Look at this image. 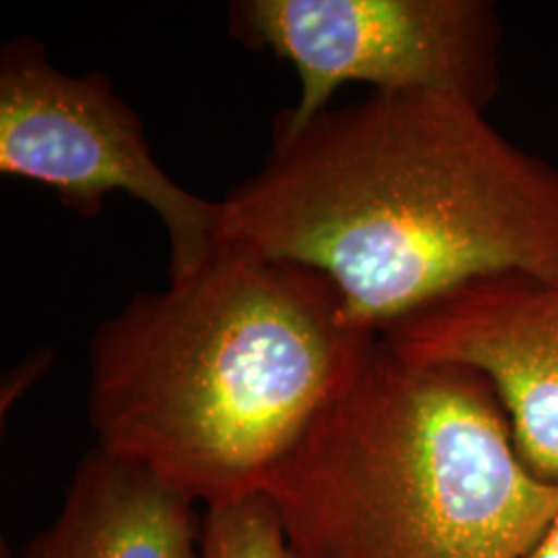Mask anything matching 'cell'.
<instances>
[{
	"label": "cell",
	"instance_id": "cell-11",
	"mask_svg": "<svg viewBox=\"0 0 558 558\" xmlns=\"http://www.w3.org/2000/svg\"><path fill=\"white\" fill-rule=\"evenodd\" d=\"M0 558H15L11 555V550L7 548V542H4V539L0 542Z\"/></svg>",
	"mask_w": 558,
	"mask_h": 558
},
{
	"label": "cell",
	"instance_id": "cell-2",
	"mask_svg": "<svg viewBox=\"0 0 558 558\" xmlns=\"http://www.w3.org/2000/svg\"><path fill=\"white\" fill-rule=\"evenodd\" d=\"M379 336L336 286L236 242L158 292H140L89 345L98 447L205 507L263 490Z\"/></svg>",
	"mask_w": 558,
	"mask_h": 558
},
{
	"label": "cell",
	"instance_id": "cell-7",
	"mask_svg": "<svg viewBox=\"0 0 558 558\" xmlns=\"http://www.w3.org/2000/svg\"><path fill=\"white\" fill-rule=\"evenodd\" d=\"M195 500L101 447L81 458L57 519L20 558H203Z\"/></svg>",
	"mask_w": 558,
	"mask_h": 558
},
{
	"label": "cell",
	"instance_id": "cell-6",
	"mask_svg": "<svg viewBox=\"0 0 558 558\" xmlns=\"http://www.w3.org/2000/svg\"><path fill=\"white\" fill-rule=\"evenodd\" d=\"M380 339L410 362L480 373L499 396L521 461L558 484V271L470 279Z\"/></svg>",
	"mask_w": 558,
	"mask_h": 558
},
{
	"label": "cell",
	"instance_id": "cell-5",
	"mask_svg": "<svg viewBox=\"0 0 558 558\" xmlns=\"http://www.w3.org/2000/svg\"><path fill=\"white\" fill-rule=\"evenodd\" d=\"M232 38L294 66L299 100L276 124L299 129L345 83L442 92L482 110L500 87L502 25L486 0H239Z\"/></svg>",
	"mask_w": 558,
	"mask_h": 558
},
{
	"label": "cell",
	"instance_id": "cell-8",
	"mask_svg": "<svg viewBox=\"0 0 558 558\" xmlns=\"http://www.w3.org/2000/svg\"><path fill=\"white\" fill-rule=\"evenodd\" d=\"M203 558H300L265 490L207 507Z\"/></svg>",
	"mask_w": 558,
	"mask_h": 558
},
{
	"label": "cell",
	"instance_id": "cell-4",
	"mask_svg": "<svg viewBox=\"0 0 558 558\" xmlns=\"http://www.w3.org/2000/svg\"><path fill=\"white\" fill-rule=\"evenodd\" d=\"M0 172L54 191L85 218L114 193L145 203L168 234L170 279L197 271L223 244L221 201L201 199L168 177L110 77L60 71L29 36L0 52Z\"/></svg>",
	"mask_w": 558,
	"mask_h": 558
},
{
	"label": "cell",
	"instance_id": "cell-9",
	"mask_svg": "<svg viewBox=\"0 0 558 558\" xmlns=\"http://www.w3.org/2000/svg\"><path fill=\"white\" fill-rule=\"evenodd\" d=\"M48 360H50V356H36V359L25 360L17 371L11 373L9 385H2V393H0L2 414L7 412L9 405H13V401L20 398L25 389L32 387L34 380L44 375Z\"/></svg>",
	"mask_w": 558,
	"mask_h": 558
},
{
	"label": "cell",
	"instance_id": "cell-10",
	"mask_svg": "<svg viewBox=\"0 0 558 558\" xmlns=\"http://www.w3.org/2000/svg\"><path fill=\"white\" fill-rule=\"evenodd\" d=\"M525 558H558V515Z\"/></svg>",
	"mask_w": 558,
	"mask_h": 558
},
{
	"label": "cell",
	"instance_id": "cell-3",
	"mask_svg": "<svg viewBox=\"0 0 558 558\" xmlns=\"http://www.w3.org/2000/svg\"><path fill=\"white\" fill-rule=\"evenodd\" d=\"M263 490L300 558H525L558 515L493 385L380 336Z\"/></svg>",
	"mask_w": 558,
	"mask_h": 558
},
{
	"label": "cell",
	"instance_id": "cell-1",
	"mask_svg": "<svg viewBox=\"0 0 558 558\" xmlns=\"http://www.w3.org/2000/svg\"><path fill=\"white\" fill-rule=\"evenodd\" d=\"M223 240L329 279L380 336L470 279L558 271V166L442 92H373L274 124L257 174L221 199Z\"/></svg>",
	"mask_w": 558,
	"mask_h": 558
}]
</instances>
